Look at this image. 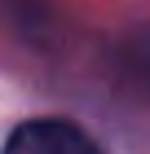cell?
Segmentation results:
<instances>
[{"mask_svg": "<svg viewBox=\"0 0 150 154\" xmlns=\"http://www.w3.org/2000/svg\"><path fill=\"white\" fill-rule=\"evenodd\" d=\"M5 154H102V145L66 119H27L5 141Z\"/></svg>", "mask_w": 150, "mask_h": 154, "instance_id": "obj_1", "label": "cell"}]
</instances>
